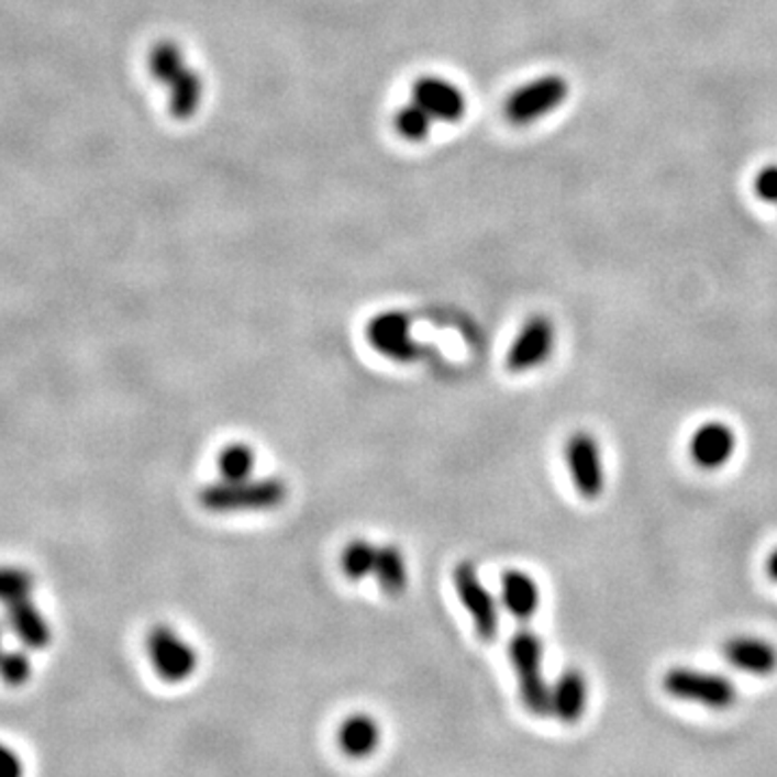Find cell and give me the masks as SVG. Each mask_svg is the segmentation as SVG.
<instances>
[{"instance_id": "obj_12", "label": "cell", "mask_w": 777, "mask_h": 777, "mask_svg": "<svg viewBox=\"0 0 777 777\" xmlns=\"http://www.w3.org/2000/svg\"><path fill=\"white\" fill-rule=\"evenodd\" d=\"M590 685L581 669L570 667L559 674L551 687V715L562 723H577L586 715Z\"/></svg>"}, {"instance_id": "obj_16", "label": "cell", "mask_w": 777, "mask_h": 777, "mask_svg": "<svg viewBox=\"0 0 777 777\" xmlns=\"http://www.w3.org/2000/svg\"><path fill=\"white\" fill-rule=\"evenodd\" d=\"M380 725L367 713H355L337 728V747L348 758H367L380 745Z\"/></svg>"}, {"instance_id": "obj_15", "label": "cell", "mask_w": 777, "mask_h": 777, "mask_svg": "<svg viewBox=\"0 0 777 777\" xmlns=\"http://www.w3.org/2000/svg\"><path fill=\"white\" fill-rule=\"evenodd\" d=\"M499 597H501V604L503 609L525 622V620H532L540 609V588L536 584V579L519 568H508L503 575H501V590H499Z\"/></svg>"}, {"instance_id": "obj_5", "label": "cell", "mask_w": 777, "mask_h": 777, "mask_svg": "<svg viewBox=\"0 0 777 777\" xmlns=\"http://www.w3.org/2000/svg\"><path fill=\"white\" fill-rule=\"evenodd\" d=\"M145 648L156 676L171 685L188 680L199 665L195 646L167 624H158L147 633Z\"/></svg>"}, {"instance_id": "obj_18", "label": "cell", "mask_w": 777, "mask_h": 777, "mask_svg": "<svg viewBox=\"0 0 777 777\" xmlns=\"http://www.w3.org/2000/svg\"><path fill=\"white\" fill-rule=\"evenodd\" d=\"M167 91H169V113L176 120H190L201 109L203 80L192 67H186L180 76L167 87Z\"/></svg>"}, {"instance_id": "obj_1", "label": "cell", "mask_w": 777, "mask_h": 777, "mask_svg": "<svg viewBox=\"0 0 777 777\" xmlns=\"http://www.w3.org/2000/svg\"><path fill=\"white\" fill-rule=\"evenodd\" d=\"M286 499L288 484L281 478L219 479L199 492V506L212 514L268 512L284 506Z\"/></svg>"}, {"instance_id": "obj_11", "label": "cell", "mask_w": 777, "mask_h": 777, "mask_svg": "<svg viewBox=\"0 0 777 777\" xmlns=\"http://www.w3.org/2000/svg\"><path fill=\"white\" fill-rule=\"evenodd\" d=\"M413 100L423 107L434 121L458 123L467 113V98L463 89L443 76H421L413 82Z\"/></svg>"}, {"instance_id": "obj_10", "label": "cell", "mask_w": 777, "mask_h": 777, "mask_svg": "<svg viewBox=\"0 0 777 777\" xmlns=\"http://www.w3.org/2000/svg\"><path fill=\"white\" fill-rule=\"evenodd\" d=\"M736 452V434L723 421L700 423L689 439V456L702 471H718L725 467Z\"/></svg>"}, {"instance_id": "obj_9", "label": "cell", "mask_w": 777, "mask_h": 777, "mask_svg": "<svg viewBox=\"0 0 777 777\" xmlns=\"http://www.w3.org/2000/svg\"><path fill=\"white\" fill-rule=\"evenodd\" d=\"M555 340H557V331L551 318L532 315L512 340L506 355V367L514 374L536 369L553 355Z\"/></svg>"}, {"instance_id": "obj_20", "label": "cell", "mask_w": 777, "mask_h": 777, "mask_svg": "<svg viewBox=\"0 0 777 777\" xmlns=\"http://www.w3.org/2000/svg\"><path fill=\"white\" fill-rule=\"evenodd\" d=\"M376 553L378 546H374L369 540H351L342 555H340V568L346 579L360 581L365 577L374 575V564H376Z\"/></svg>"}, {"instance_id": "obj_13", "label": "cell", "mask_w": 777, "mask_h": 777, "mask_svg": "<svg viewBox=\"0 0 777 777\" xmlns=\"http://www.w3.org/2000/svg\"><path fill=\"white\" fill-rule=\"evenodd\" d=\"M723 658L752 676H772L777 669V648L761 637L752 635H734L721 646Z\"/></svg>"}, {"instance_id": "obj_14", "label": "cell", "mask_w": 777, "mask_h": 777, "mask_svg": "<svg viewBox=\"0 0 777 777\" xmlns=\"http://www.w3.org/2000/svg\"><path fill=\"white\" fill-rule=\"evenodd\" d=\"M4 626L7 633H11L29 651H42L53 640V629L46 615L37 609V604H33V600H24L9 607Z\"/></svg>"}, {"instance_id": "obj_2", "label": "cell", "mask_w": 777, "mask_h": 777, "mask_svg": "<svg viewBox=\"0 0 777 777\" xmlns=\"http://www.w3.org/2000/svg\"><path fill=\"white\" fill-rule=\"evenodd\" d=\"M508 655L517 674L523 707L536 718L551 715V687L542 669V640L530 629H519L510 640Z\"/></svg>"}, {"instance_id": "obj_25", "label": "cell", "mask_w": 777, "mask_h": 777, "mask_svg": "<svg viewBox=\"0 0 777 777\" xmlns=\"http://www.w3.org/2000/svg\"><path fill=\"white\" fill-rule=\"evenodd\" d=\"M752 190L761 201L777 206V163L765 165L756 171L754 181H752Z\"/></svg>"}, {"instance_id": "obj_6", "label": "cell", "mask_w": 777, "mask_h": 777, "mask_svg": "<svg viewBox=\"0 0 777 777\" xmlns=\"http://www.w3.org/2000/svg\"><path fill=\"white\" fill-rule=\"evenodd\" d=\"M564 460L575 490L584 499H598L604 490L607 476L597 439L586 430H577L564 443Z\"/></svg>"}, {"instance_id": "obj_23", "label": "cell", "mask_w": 777, "mask_h": 777, "mask_svg": "<svg viewBox=\"0 0 777 777\" xmlns=\"http://www.w3.org/2000/svg\"><path fill=\"white\" fill-rule=\"evenodd\" d=\"M33 577L24 568L0 566V604L4 609L31 600Z\"/></svg>"}, {"instance_id": "obj_7", "label": "cell", "mask_w": 777, "mask_h": 777, "mask_svg": "<svg viewBox=\"0 0 777 777\" xmlns=\"http://www.w3.org/2000/svg\"><path fill=\"white\" fill-rule=\"evenodd\" d=\"M454 588L463 607L469 611L476 633L484 642H492L499 631L497 598L479 579L478 568L471 562H460L454 568Z\"/></svg>"}, {"instance_id": "obj_4", "label": "cell", "mask_w": 777, "mask_h": 777, "mask_svg": "<svg viewBox=\"0 0 777 777\" xmlns=\"http://www.w3.org/2000/svg\"><path fill=\"white\" fill-rule=\"evenodd\" d=\"M663 689L676 700L693 702L711 711H728L739 698V691L728 676L693 667L667 669L663 676Z\"/></svg>"}, {"instance_id": "obj_28", "label": "cell", "mask_w": 777, "mask_h": 777, "mask_svg": "<svg viewBox=\"0 0 777 777\" xmlns=\"http://www.w3.org/2000/svg\"><path fill=\"white\" fill-rule=\"evenodd\" d=\"M4 633H7V626L0 624V655L7 651V648H4Z\"/></svg>"}, {"instance_id": "obj_19", "label": "cell", "mask_w": 777, "mask_h": 777, "mask_svg": "<svg viewBox=\"0 0 777 777\" xmlns=\"http://www.w3.org/2000/svg\"><path fill=\"white\" fill-rule=\"evenodd\" d=\"M186 67L188 65H186L184 51L178 42L160 40L158 44L152 46L149 57H147V69H149L152 78L158 80L160 85L169 87Z\"/></svg>"}, {"instance_id": "obj_3", "label": "cell", "mask_w": 777, "mask_h": 777, "mask_svg": "<svg viewBox=\"0 0 777 777\" xmlns=\"http://www.w3.org/2000/svg\"><path fill=\"white\" fill-rule=\"evenodd\" d=\"M570 96V82L562 74H544L517 87L506 104L503 115L512 125H534L564 107Z\"/></svg>"}, {"instance_id": "obj_27", "label": "cell", "mask_w": 777, "mask_h": 777, "mask_svg": "<svg viewBox=\"0 0 777 777\" xmlns=\"http://www.w3.org/2000/svg\"><path fill=\"white\" fill-rule=\"evenodd\" d=\"M767 577L777 584V548H774L772 555L767 557Z\"/></svg>"}, {"instance_id": "obj_17", "label": "cell", "mask_w": 777, "mask_h": 777, "mask_svg": "<svg viewBox=\"0 0 777 777\" xmlns=\"http://www.w3.org/2000/svg\"><path fill=\"white\" fill-rule=\"evenodd\" d=\"M371 577L378 581L380 590L387 597L404 595V590L409 586V564H407L402 548L393 546V544L378 546Z\"/></svg>"}, {"instance_id": "obj_24", "label": "cell", "mask_w": 777, "mask_h": 777, "mask_svg": "<svg viewBox=\"0 0 777 777\" xmlns=\"http://www.w3.org/2000/svg\"><path fill=\"white\" fill-rule=\"evenodd\" d=\"M33 674V663L24 651H4L0 655V680L9 687H22Z\"/></svg>"}, {"instance_id": "obj_22", "label": "cell", "mask_w": 777, "mask_h": 777, "mask_svg": "<svg viewBox=\"0 0 777 777\" xmlns=\"http://www.w3.org/2000/svg\"><path fill=\"white\" fill-rule=\"evenodd\" d=\"M434 123H436L434 118L423 107H419L413 98H411V102L400 107L393 115L396 132L400 134V138H404L409 143H423L430 136Z\"/></svg>"}, {"instance_id": "obj_8", "label": "cell", "mask_w": 777, "mask_h": 777, "mask_svg": "<svg viewBox=\"0 0 777 777\" xmlns=\"http://www.w3.org/2000/svg\"><path fill=\"white\" fill-rule=\"evenodd\" d=\"M365 337L369 346L385 359L411 363L421 348L411 335V318L402 311H382L367 322Z\"/></svg>"}, {"instance_id": "obj_21", "label": "cell", "mask_w": 777, "mask_h": 777, "mask_svg": "<svg viewBox=\"0 0 777 777\" xmlns=\"http://www.w3.org/2000/svg\"><path fill=\"white\" fill-rule=\"evenodd\" d=\"M255 452L246 443H230L225 445L219 456H217V469L221 479L227 481H240V479L253 478L255 471Z\"/></svg>"}, {"instance_id": "obj_26", "label": "cell", "mask_w": 777, "mask_h": 777, "mask_svg": "<svg viewBox=\"0 0 777 777\" xmlns=\"http://www.w3.org/2000/svg\"><path fill=\"white\" fill-rule=\"evenodd\" d=\"M22 774V763L18 754L0 743V777H13Z\"/></svg>"}]
</instances>
